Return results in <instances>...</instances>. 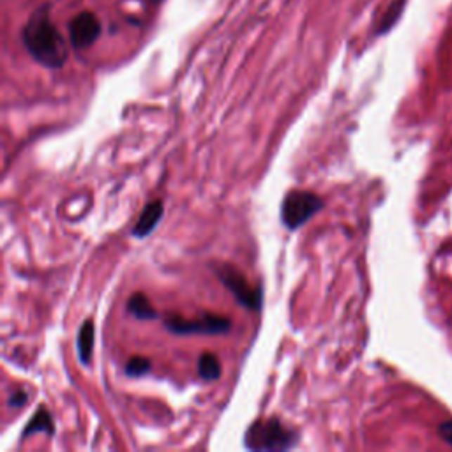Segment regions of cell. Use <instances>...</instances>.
<instances>
[{
	"instance_id": "2e32d148",
	"label": "cell",
	"mask_w": 452,
	"mask_h": 452,
	"mask_svg": "<svg viewBox=\"0 0 452 452\" xmlns=\"http://www.w3.org/2000/svg\"><path fill=\"white\" fill-rule=\"evenodd\" d=\"M156 2H157V0H156Z\"/></svg>"
},
{
	"instance_id": "3957f363",
	"label": "cell",
	"mask_w": 452,
	"mask_h": 452,
	"mask_svg": "<svg viewBox=\"0 0 452 452\" xmlns=\"http://www.w3.org/2000/svg\"><path fill=\"white\" fill-rule=\"evenodd\" d=\"M323 200L311 191H292L281 203V221L288 230L300 228L323 209Z\"/></svg>"
},
{
	"instance_id": "ba28073f",
	"label": "cell",
	"mask_w": 452,
	"mask_h": 452,
	"mask_svg": "<svg viewBox=\"0 0 452 452\" xmlns=\"http://www.w3.org/2000/svg\"><path fill=\"white\" fill-rule=\"evenodd\" d=\"M34 433H46V434L55 433L53 419H51L50 412H48L44 406H39L37 412L32 415V419L27 422L25 430L22 431V440H25L27 437H30V434Z\"/></svg>"
},
{
	"instance_id": "5b68a950",
	"label": "cell",
	"mask_w": 452,
	"mask_h": 452,
	"mask_svg": "<svg viewBox=\"0 0 452 452\" xmlns=\"http://www.w3.org/2000/svg\"><path fill=\"white\" fill-rule=\"evenodd\" d=\"M217 276H219L221 283L235 295V299L239 300V304H243L244 308L250 309V311H260L261 288L251 286L243 272L230 267V265H223V267L217 271Z\"/></svg>"
},
{
	"instance_id": "30bf717a",
	"label": "cell",
	"mask_w": 452,
	"mask_h": 452,
	"mask_svg": "<svg viewBox=\"0 0 452 452\" xmlns=\"http://www.w3.org/2000/svg\"><path fill=\"white\" fill-rule=\"evenodd\" d=\"M94 323L92 320L82 323L80 332H78V355H80L82 364H89L92 357V350H94Z\"/></svg>"
},
{
	"instance_id": "5bb4252c",
	"label": "cell",
	"mask_w": 452,
	"mask_h": 452,
	"mask_svg": "<svg viewBox=\"0 0 452 452\" xmlns=\"http://www.w3.org/2000/svg\"><path fill=\"white\" fill-rule=\"evenodd\" d=\"M27 399H29V396H27L25 391H16L13 392L11 398H9V408H22L23 405L27 403Z\"/></svg>"
},
{
	"instance_id": "6da1fadb",
	"label": "cell",
	"mask_w": 452,
	"mask_h": 452,
	"mask_svg": "<svg viewBox=\"0 0 452 452\" xmlns=\"http://www.w3.org/2000/svg\"><path fill=\"white\" fill-rule=\"evenodd\" d=\"M22 43L30 57L44 67L60 69L67 62V43L51 22L48 4L39 6L29 16L22 30Z\"/></svg>"
},
{
	"instance_id": "7a4b0ae2",
	"label": "cell",
	"mask_w": 452,
	"mask_h": 452,
	"mask_svg": "<svg viewBox=\"0 0 452 452\" xmlns=\"http://www.w3.org/2000/svg\"><path fill=\"white\" fill-rule=\"evenodd\" d=\"M295 431L278 419L257 420L244 434V445L250 451H288L295 447Z\"/></svg>"
},
{
	"instance_id": "7c38bea8",
	"label": "cell",
	"mask_w": 452,
	"mask_h": 452,
	"mask_svg": "<svg viewBox=\"0 0 452 452\" xmlns=\"http://www.w3.org/2000/svg\"><path fill=\"white\" fill-rule=\"evenodd\" d=\"M403 6H405V0H396V2H392V4L389 6V9L384 13L380 22H378L376 34H385L387 30L392 29V25H394V23L398 22L399 16H401Z\"/></svg>"
},
{
	"instance_id": "9c48e42d",
	"label": "cell",
	"mask_w": 452,
	"mask_h": 452,
	"mask_svg": "<svg viewBox=\"0 0 452 452\" xmlns=\"http://www.w3.org/2000/svg\"><path fill=\"white\" fill-rule=\"evenodd\" d=\"M126 309L129 315H133L138 320H154L157 316L156 309L153 308L150 300L143 293H133L127 300Z\"/></svg>"
},
{
	"instance_id": "9a60e30c",
	"label": "cell",
	"mask_w": 452,
	"mask_h": 452,
	"mask_svg": "<svg viewBox=\"0 0 452 452\" xmlns=\"http://www.w3.org/2000/svg\"><path fill=\"white\" fill-rule=\"evenodd\" d=\"M438 434L444 441H447L448 445H452V420H444L438 426Z\"/></svg>"
},
{
	"instance_id": "4fadbf2b",
	"label": "cell",
	"mask_w": 452,
	"mask_h": 452,
	"mask_svg": "<svg viewBox=\"0 0 452 452\" xmlns=\"http://www.w3.org/2000/svg\"><path fill=\"white\" fill-rule=\"evenodd\" d=\"M150 371V361L147 357H131L129 362L126 364V375L131 378H140V376L147 375Z\"/></svg>"
},
{
	"instance_id": "8fae6325",
	"label": "cell",
	"mask_w": 452,
	"mask_h": 452,
	"mask_svg": "<svg viewBox=\"0 0 452 452\" xmlns=\"http://www.w3.org/2000/svg\"><path fill=\"white\" fill-rule=\"evenodd\" d=\"M198 375L202 380L205 382H214L221 376V362L219 359L216 357L210 351H205V354L200 355L198 359Z\"/></svg>"
},
{
	"instance_id": "8992f818",
	"label": "cell",
	"mask_w": 452,
	"mask_h": 452,
	"mask_svg": "<svg viewBox=\"0 0 452 452\" xmlns=\"http://www.w3.org/2000/svg\"><path fill=\"white\" fill-rule=\"evenodd\" d=\"M101 36V22L92 11L78 13L69 22V41L75 50H87Z\"/></svg>"
},
{
	"instance_id": "52a82bcc",
	"label": "cell",
	"mask_w": 452,
	"mask_h": 452,
	"mask_svg": "<svg viewBox=\"0 0 452 452\" xmlns=\"http://www.w3.org/2000/svg\"><path fill=\"white\" fill-rule=\"evenodd\" d=\"M161 217H163V202L156 200V202H150L143 210H141L140 217H138L136 224L133 228V237L136 239H145L147 235L154 232L160 224Z\"/></svg>"
},
{
	"instance_id": "277c9868",
	"label": "cell",
	"mask_w": 452,
	"mask_h": 452,
	"mask_svg": "<svg viewBox=\"0 0 452 452\" xmlns=\"http://www.w3.org/2000/svg\"><path fill=\"white\" fill-rule=\"evenodd\" d=\"M232 322L226 316L219 315H202L196 320H186L181 316H170L164 320V329L179 336H189V334H224L228 332Z\"/></svg>"
}]
</instances>
